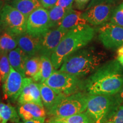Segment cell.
<instances>
[{"label": "cell", "mask_w": 123, "mask_h": 123, "mask_svg": "<svg viewBox=\"0 0 123 123\" xmlns=\"http://www.w3.org/2000/svg\"><path fill=\"white\" fill-rule=\"evenodd\" d=\"M7 55L10 66L25 78V65L29 56L18 47L9 51Z\"/></svg>", "instance_id": "cell-16"}, {"label": "cell", "mask_w": 123, "mask_h": 123, "mask_svg": "<svg viewBox=\"0 0 123 123\" xmlns=\"http://www.w3.org/2000/svg\"><path fill=\"white\" fill-rule=\"evenodd\" d=\"M41 56L35 55L27 59L25 65V76L31 78L35 82H39Z\"/></svg>", "instance_id": "cell-20"}, {"label": "cell", "mask_w": 123, "mask_h": 123, "mask_svg": "<svg viewBox=\"0 0 123 123\" xmlns=\"http://www.w3.org/2000/svg\"><path fill=\"white\" fill-rule=\"evenodd\" d=\"M117 0H91L82 13L88 24L101 26L110 21Z\"/></svg>", "instance_id": "cell-6"}, {"label": "cell", "mask_w": 123, "mask_h": 123, "mask_svg": "<svg viewBox=\"0 0 123 123\" xmlns=\"http://www.w3.org/2000/svg\"><path fill=\"white\" fill-rule=\"evenodd\" d=\"M115 96L117 99V100L119 101L120 104H123V87L116 95H115Z\"/></svg>", "instance_id": "cell-33"}, {"label": "cell", "mask_w": 123, "mask_h": 123, "mask_svg": "<svg viewBox=\"0 0 123 123\" xmlns=\"http://www.w3.org/2000/svg\"><path fill=\"white\" fill-rule=\"evenodd\" d=\"M117 60L123 67V46L118 49L117 51Z\"/></svg>", "instance_id": "cell-32"}, {"label": "cell", "mask_w": 123, "mask_h": 123, "mask_svg": "<svg viewBox=\"0 0 123 123\" xmlns=\"http://www.w3.org/2000/svg\"><path fill=\"white\" fill-rule=\"evenodd\" d=\"M51 27L49 11L42 6L35 9L27 18L26 32L36 37H40Z\"/></svg>", "instance_id": "cell-9"}, {"label": "cell", "mask_w": 123, "mask_h": 123, "mask_svg": "<svg viewBox=\"0 0 123 123\" xmlns=\"http://www.w3.org/2000/svg\"><path fill=\"white\" fill-rule=\"evenodd\" d=\"M10 64L7 53L1 54L0 56V83H4L10 71Z\"/></svg>", "instance_id": "cell-26"}, {"label": "cell", "mask_w": 123, "mask_h": 123, "mask_svg": "<svg viewBox=\"0 0 123 123\" xmlns=\"http://www.w3.org/2000/svg\"><path fill=\"white\" fill-rule=\"evenodd\" d=\"M16 37L18 47L22 50L29 57L35 56L39 54L40 37H36L29 34L26 31Z\"/></svg>", "instance_id": "cell-14"}, {"label": "cell", "mask_w": 123, "mask_h": 123, "mask_svg": "<svg viewBox=\"0 0 123 123\" xmlns=\"http://www.w3.org/2000/svg\"><path fill=\"white\" fill-rule=\"evenodd\" d=\"M41 6L46 9H50L56 5L58 0H39Z\"/></svg>", "instance_id": "cell-30"}, {"label": "cell", "mask_w": 123, "mask_h": 123, "mask_svg": "<svg viewBox=\"0 0 123 123\" xmlns=\"http://www.w3.org/2000/svg\"><path fill=\"white\" fill-rule=\"evenodd\" d=\"M17 100L19 105L27 103H33L43 106L39 83H35L31 78H24L21 94Z\"/></svg>", "instance_id": "cell-13"}, {"label": "cell", "mask_w": 123, "mask_h": 123, "mask_svg": "<svg viewBox=\"0 0 123 123\" xmlns=\"http://www.w3.org/2000/svg\"><path fill=\"white\" fill-rule=\"evenodd\" d=\"M0 123H7L4 120V119L1 117V115H0Z\"/></svg>", "instance_id": "cell-37"}, {"label": "cell", "mask_w": 123, "mask_h": 123, "mask_svg": "<svg viewBox=\"0 0 123 123\" xmlns=\"http://www.w3.org/2000/svg\"><path fill=\"white\" fill-rule=\"evenodd\" d=\"M74 2V0H58L55 5L66 9H72Z\"/></svg>", "instance_id": "cell-29"}, {"label": "cell", "mask_w": 123, "mask_h": 123, "mask_svg": "<svg viewBox=\"0 0 123 123\" xmlns=\"http://www.w3.org/2000/svg\"><path fill=\"white\" fill-rule=\"evenodd\" d=\"M88 94L80 92L70 95L62 94L53 107L47 111L52 117H65L85 112L87 109Z\"/></svg>", "instance_id": "cell-5"}, {"label": "cell", "mask_w": 123, "mask_h": 123, "mask_svg": "<svg viewBox=\"0 0 123 123\" xmlns=\"http://www.w3.org/2000/svg\"><path fill=\"white\" fill-rule=\"evenodd\" d=\"M21 123V122H20V123H18H18Z\"/></svg>", "instance_id": "cell-38"}, {"label": "cell", "mask_w": 123, "mask_h": 123, "mask_svg": "<svg viewBox=\"0 0 123 123\" xmlns=\"http://www.w3.org/2000/svg\"><path fill=\"white\" fill-rule=\"evenodd\" d=\"M27 18L8 4H4L0 12V30L17 37L26 31Z\"/></svg>", "instance_id": "cell-8"}, {"label": "cell", "mask_w": 123, "mask_h": 123, "mask_svg": "<svg viewBox=\"0 0 123 123\" xmlns=\"http://www.w3.org/2000/svg\"><path fill=\"white\" fill-rule=\"evenodd\" d=\"M47 123H66V122H64V121L59 120H58L56 119H55V118L52 117L50 120H49Z\"/></svg>", "instance_id": "cell-35"}, {"label": "cell", "mask_w": 123, "mask_h": 123, "mask_svg": "<svg viewBox=\"0 0 123 123\" xmlns=\"http://www.w3.org/2000/svg\"><path fill=\"white\" fill-rule=\"evenodd\" d=\"M24 80V77L11 66L8 76L2 85L5 98L13 101L18 100L22 90Z\"/></svg>", "instance_id": "cell-12"}, {"label": "cell", "mask_w": 123, "mask_h": 123, "mask_svg": "<svg viewBox=\"0 0 123 123\" xmlns=\"http://www.w3.org/2000/svg\"><path fill=\"white\" fill-rule=\"evenodd\" d=\"M7 4L24 14L27 18L34 10L42 6L39 0H8Z\"/></svg>", "instance_id": "cell-19"}, {"label": "cell", "mask_w": 123, "mask_h": 123, "mask_svg": "<svg viewBox=\"0 0 123 123\" xmlns=\"http://www.w3.org/2000/svg\"><path fill=\"white\" fill-rule=\"evenodd\" d=\"M44 83L53 89L56 93L70 95L80 92L84 87V83L79 77L62 71L54 70Z\"/></svg>", "instance_id": "cell-7"}, {"label": "cell", "mask_w": 123, "mask_h": 123, "mask_svg": "<svg viewBox=\"0 0 123 123\" xmlns=\"http://www.w3.org/2000/svg\"><path fill=\"white\" fill-rule=\"evenodd\" d=\"M18 47L16 37L7 32L0 33V53H7Z\"/></svg>", "instance_id": "cell-22"}, {"label": "cell", "mask_w": 123, "mask_h": 123, "mask_svg": "<svg viewBox=\"0 0 123 123\" xmlns=\"http://www.w3.org/2000/svg\"><path fill=\"white\" fill-rule=\"evenodd\" d=\"M90 1L91 0H74L76 7L80 10L85 9Z\"/></svg>", "instance_id": "cell-31"}, {"label": "cell", "mask_w": 123, "mask_h": 123, "mask_svg": "<svg viewBox=\"0 0 123 123\" xmlns=\"http://www.w3.org/2000/svg\"><path fill=\"white\" fill-rule=\"evenodd\" d=\"M45 121V117L39 118V119H33L30 120L25 121L24 123H44Z\"/></svg>", "instance_id": "cell-34"}, {"label": "cell", "mask_w": 123, "mask_h": 123, "mask_svg": "<svg viewBox=\"0 0 123 123\" xmlns=\"http://www.w3.org/2000/svg\"><path fill=\"white\" fill-rule=\"evenodd\" d=\"M98 38L105 48L116 50L123 46V27L108 22L98 30Z\"/></svg>", "instance_id": "cell-10"}, {"label": "cell", "mask_w": 123, "mask_h": 123, "mask_svg": "<svg viewBox=\"0 0 123 123\" xmlns=\"http://www.w3.org/2000/svg\"><path fill=\"white\" fill-rule=\"evenodd\" d=\"M103 58L92 49H81L64 59L62 71L79 77L93 73L100 67Z\"/></svg>", "instance_id": "cell-3"}, {"label": "cell", "mask_w": 123, "mask_h": 123, "mask_svg": "<svg viewBox=\"0 0 123 123\" xmlns=\"http://www.w3.org/2000/svg\"><path fill=\"white\" fill-rule=\"evenodd\" d=\"M104 123H123V104L119 106L116 111Z\"/></svg>", "instance_id": "cell-28"}, {"label": "cell", "mask_w": 123, "mask_h": 123, "mask_svg": "<svg viewBox=\"0 0 123 123\" xmlns=\"http://www.w3.org/2000/svg\"><path fill=\"white\" fill-rule=\"evenodd\" d=\"M86 24H88V22L83 17L82 12L71 9L65 15L59 27L69 30Z\"/></svg>", "instance_id": "cell-17"}, {"label": "cell", "mask_w": 123, "mask_h": 123, "mask_svg": "<svg viewBox=\"0 0 123 123\" xmlns=\"http://www.w3.org/2000/svg\"><path fill=\"white\" fill-rule=\"evenodd\" d=\"M120 105L115 95L88 94L86 112L95 123H104Z\"/></svg>", "instance_id": "cell-4"}, {"label": "cell", "mask_w": 123, "mask_h": 123, "mask_svg": "<svg viewBox=\"0 0 123 123\" xmlns=\"http://www.w3.org/2000/svg\"><path fill=\"white\" fill-rule=\"evenodd\" d=\"M0 115L6 123L9 121L18 123L19 120V115L14 107L2 103H0Z\"/></svg>", "instance_id": "cell-24"}, {"label": "cell", "mask_w": 123, "mask_h": 123, "mask_svg": "<svg viewBox=\"0 0 123 123\" xmlns=\"http://www.w3.org/2000/svg\"><path fill=\"white\" fill-rule=\"evenodd\" d=\"M39 85L43 105L47 111L56 103L62 93H56L44 82L39 83Z\"/></svg>", "instance_id": "cell-18"}, {"label": "cell", "mask_w": 123, "mask_h": 123, "mask_svg": "<svg viewBox=\"0 0 123 123\" xmlns=\"http://www.w3.org/2000/svg\"><path fill=\"white\" fill-rule=\"evenodd\" d=\"M41 67L39 74V83L44 82L51 76L54 71L51 58L45 55H41Z\"/></svg>", "instance_id": "cell-23"}, {"label": "cell", "mask_w": 123, "mask_h": 123, "mask_svg": "<svg viewBox=\"0 0 123 123\" xmlns=\"http://www.w3.org/2000/svg\"><path fill=\"white\" fill-rule=\"evenodd\" d=\"M0 56H1V53H0Z\"/></svg>", "instance_id": "cell-39"}, {"label": "cell", "mask_w": 123, "mask_h": 123, "mask_svg": "<svg viewBox=\"0 0 123 123\" xmlns=\"http://www.w3.org/2000/svg\"><path fill=\"white\" fill-rule=\"evenodd\" d=\"M68 30L60 27L51 29L40 37V49L38 55H45L51 58L64 35Z\"/></svg>", "instance_id": "cell-11"}, {"label": "cell", "mask_w": 123, "mask_h": 123, "mask_svg": "<svg viewBox=\"0 0 123 123\" xmlns=\"http://www.w3.org/2000/svg\"><path fill=\"white\" fill-rule=\"evenodd\" d=\"M66 123H95L86 111L65 117H53Z\"/></svg>", "instance_id": "cell-25"}, {"label": "cell", "mask_w": 123, "mask_h": 123, "mask_svg": "<svg viewBox=\"0 0 123 123\" xmlns=\"http://www.w3.org/2000/svg\"><path fill=\"white\" fill-rule=\"evenodd\" d=\"M18 113L24 121L46 117V115L43 106L33 103H27L19 105L18 108Z\"/></svg>", "instance_id": "cell-15"}, {"label": "cell", "mask_w": 123, "mask_h": 123, "mask_svg": "<svg viewBox=\"0 0 123 123\" xmlns=\"http://www.w3.org/2000/svg\"><path fill=\"white\" fill-rule=\"evenodd\" d=\"M95 34L94 29L88 24L69 30L51 56L55 70L61 67L66 57L87 46L94 37Z\"/></svg>", "instance_id": "cell-2"}, {"label": "cell", "mask_w": 123, "mask_h": 123, "mask_svg": "<svg viewBox=\"0 0 123 123\" xmlns=\"http://www.w3.org/2000/svg\"><path fill=\"white\" fill-rule=\"evenodd\" d=\"M110 22L123 27V2L115 7Z\"/></svg>", "instance_id": "cell-27"}, {"label": "cell", "mask_w": 123, "mask_h": 123, "mask_svg": "<svg viewBox=\"0 0 123 123\" xmlns=\"http://www.w3.org/2000/svg\"><path fill=\"white\" fill-rule=\"evenodd\" d=\"M123 87V67L117 60L100 66L84 82L90 95H116Z\"/></svg>", "instance_id": "cell-1"}, {"label": "cell", "mask_w": 123, "mask_h": 123, "mask_svg": "<svg viewBox=\"0 0 123 123\" xmlns=\"http://www.w3.org/2000/svg\"><path fill=\"white\" fill-rule=\"evenodd\" d=\"M71 9L64 8L57 5L54 6L48 9L51 29L59 26L63 19Z\"/></svg>", "instance_id": "cell-21"}, {"label": "cell", "mask_w": 123, "mask_h": 123, "mask_svg": "<svg viewBox=\"0 0 123 123\" xmlns=\"http://www.w3.org/2000/svg\"><path fill=\"white\" fill-rule=\"evenodd\" d=\"M4 2H3L2 0H0V12H1V10H2L3 6H4Z\"/></svg>", "instance_id": "cell-36"}]
</instances>
